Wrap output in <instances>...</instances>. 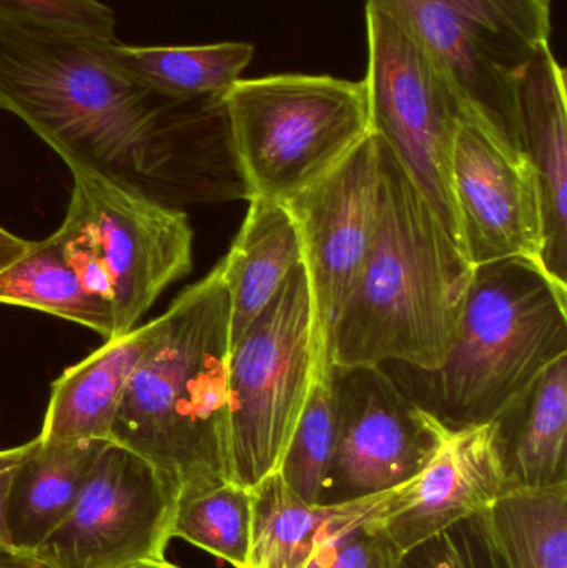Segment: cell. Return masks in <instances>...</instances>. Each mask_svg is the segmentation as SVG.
Instances as JSON below:
<instances>
[{"mask_svg": "<svg viewBox=\"0 0 567 568\" xmlns=\"http://www.w3.org/2000/svg\"><path fill=\"white\" fill-rule=\"evenodd\" d=\"M112 40L0 22V110L69 170L166 209L252 199L223 95L176 99L120 69Z\"/></svg>", "mask_w": 567, "mask_h": 568, "instance_id": "obj_1", "label": "cell"}, {"mask_svg": "<svg viewBox=\"0 0 567 568\" xmlns=\"http://www.w3.org/2000/svg\"><path fill=\"white\" fill-rule=\"evenodd\" d=\"M375 136V233L336 324L333 366L393 363L435 371L455 343L475 265L395 153Z\"/></svg>", "mask_w": 567, "mask_h": 568, "instance_id": "obj_2", "label": "cell"}, {"mask_svg": "<svg viewBox=\"0 0 567 568\" xmlns=\"http://www.w3.org/2000/svg\"><path fill=\"white\" fill-rule=\"evenodd\" d=\"M165 331L133 374L110 443L142 457L173 504L230 483V294L222 266L165 311Z\"/></svg>", "mask_w": 567, "mask_h": 568, "instance_id": "obj_3", "label": "cell"}, {"mask_svg": "<svg viewBox=\"0 0 567 568\" xmlns=\"http://www.w3.org/2000/svg\"><path fill=\"white\" fill-rule=\"evenodd\" d=\"M567 354V284L523 256L476 265L458 333L435 371L415 373L413 400L448 429L492 423Z\"/></svg>", "mask_w": 567, "mask_h": 568, "instance_id": "obj_4", "label": "cell"}, {"mask_svg": "<svg viewBox=\"0 0 567 568\" xmlns=\"http://www.w3.org/2000/svg\"><path fill=\"white\" fill-rule=\"evenodd\" d=\"M223 105L252 195L283 203L330 175L369 133L362 80L240 79L223 93Z\"/></svg>", "mask_w": 567, "mask_h": 568, "instance_id": "obj_5", "label": "cell"}, {"mask_svg": "<svg viewBox=\"0 0 567 568\" xmlns=\"http://www.w3.org/2000/svg\"><path fill=\"white\" fill-rule=\"evenodd\" d=\"M395 19L469 119L522 152L516 83L551 36V0H365ZM523 153V152H522Z\"/></svg>", "mask_w": 567, "mask_h": 568, "instance_id": "obj_6", "label": "cell"}, {"mask_svg": "<svg viewBox=\"0 0 567 568\" xmlns=\"http://www.w3.org/2000/svg\"><path fill=\"white\" fill-rule=\"evenodd\" d=\"M312 311L302 263L230 347V483L252 489L279 470L312 386Z\"/></svg>", "mask_w": 567, "mask_h": 568, "instance_id": "obj_7", "label": "cell"}, {"mask_svg": "<svg viewBox=\"0 0 567 568\" xmlns=\"http://www.w3.org/2000/svg\"><path fill=\"white\" fill-rule=\"evenodd\" d=\"M365 26L368 62L362 82L369 132L395 153L462 245L452 155L465 109L445 77L395 19L365 3Z\"/></svg>", "mask_w": 567, "mask_h": 568, "instance_id": "obj_8", "label": "cell"}, {"mask_svg": "<svg viewBox=\"0 0 567 568\" xmlns=\"http://www.w3.org/2000/svg\"><path fill=\"white\" fill-rule=\"evenodd\" d=\"M336 434L320 504L395 489L418 476L449 430L382 366H333Z\"/></svg>", "mask_w": 567, "mask_h": 568, "instance_id": "obj_9", "label": "cell"}, {"mask_svg": "<svg viewBox=\"0 0 567 568\" xmlns=\"http://www.w3.org/2000/svg\"><path fill=\"white\" fill-rule=\"evenodd\" d=\"M378 146L372 132L325 179L288 200L312 296L315 369L332 376L333 336L372 246Z\"/></svg>", "mask_w": 567, "mask_h": 568, "instance_id": "obj_10", "label": "cell"}, {"mask_svg": "<svg viewBox=\"0 0 567 568\" xmlns=\"http://www.w3.org/2000/svg\"><path fill=\"white\" fill-rule=\"evenodd\" d=\"M173 510L153 467L107 443L72 510L32 556L49 568H117L165 559Z\"/></svg>", "mask_w": 567, "mask_h": 568, "instance_id": "obj_11", "label": "cell"}, {"mask_svg": "<svg viewBox=\"0 0 567 568\" xmlns=\"http://www.w3.org/2000/svg\"><path fill=\"white\" fill-rule=\"evenodd\" d=\"M70 172V196L92 229L112 284L117 334L122 336L136 327L170 284L185 278L192 270L189 215L133 195L92 173Z\"/></svg>", "mask_w": 567, "mask_h": 568, "instance_id": "obj_12", "label": "cell"}, {"mask_svg": "<svg viewBox=\"0 0 567 568\" xmlns=\"http://www.w3.org/2000/svg\"><path fill=\"white\" fill-rule=\"evenodd\" d=\"M452 186L459 239L473 265L513 256L541 262L543 210L535 172L522 152L468 115L453 145Z\"/></svg>", "mask_w": 567, "mask_h": 568, "instance_id": "obj_13", "label": "cell"}, {"mask_svg": "<svg viewBox=\"0 0 567 568\" xmlns=\"http://www.w3.org/2000/svg\"><path fill=\"white\" fill-rule=\"evenodd\" d=\"M509 493L493 424L449 430L425 469L413 477L408 507L379 520L403 554L448 527L485 513Z\"/></svg>", "mask_w": 567, "mask_h": 568, "instance_id": "obj_14", "label": "cell"}, {"mask_svg": "<svg viewBox=\"0 0 567 568\" xmlns=\"http://www.w3.org/2000/svg\"><path fill=\"white\" fill-rule=\"evenodd\" d=\"M516 112L519 145L541 199V263L556 282L567 284L566 70L549 42L535 50L519 75Z\"/></svg>", "mask_w": 567, "mask_h": 568, "instance_id": "obj_15", "label": "cell"}, {"mask_svg": "<svg viewBox=\"0 0 567 568\" xmlns=\"http://www.w3.org/2000/svg\"><path fill=\"white\" fill-rule=\"evenodd\" d=\"M412 480L375 496L336 506L308 504L279 473L252 489V544L246 568H306L330 537L369 520L386 519L408 507Z\"/></svg>", "mask_w": 567, "mask_h": 568, "instance_id": "obj_16", "label": "cell"}, {"mask_svg": "<svg viewBox=\"0 0 567 568\" xmlns=\"http://www.w3.org/2000/svg\"><path fill=\"white\" fill-rule=\"evenodd\" d=\"M165 314L63 371L52 384L39 440H110L113 423L133 374L165 331Z\"/></svg>", "mask_w": 567, "mask_h": 568, "instance_id": "obj_17", "label": "cell"}, {"mask_svg": "<svg viewBox=\"0 0 567 568\" xmlns=\"http://www.w3.org/2000/svg\"><path fill=\"white\" fill-rule=\"evenodd\" d=\"M492 424L509 490L567 484V354L549 364Z\"/></svg>", "mask_w": 567, "mask_h": 568, "instance_id": "obj_18", "label": "cell"}, {"mask_svg": "<svg viewBox=\"0 0 567 568\" xmlns=\"http://www.w3.org/2000/svg\"><path fill=\"white\" fill-rule=\"evenodd\" d=\"M245 222L220 266L230 294V347L303 263L298 226L286 203L253 196Z\"/></svg>", "mask_w": 567, "mask_h": 568, "instance_id": "obj_19", "label": "cell"}, {"mask_svg": "<svg viewBox=\"0 0 567 568\" xmlns=\"http://www.w3.org/2000/svg\"><path fill=\"white\" fill-rule=\"evenodd\" d=\"M107 443L37 437L36 449L13 469L10 483L7 527L13 549L33 554L65 519Z\"/></svg>", "mask_w": 567, "mask_h": 568, "instance_id": "obj_20", "label": "cell"}, {"mask_svg": "<svg viewBox=\"0 0 567 568\" xmlns=\"http://www.w3.org/2000/svg\"><path fill=\"white\" fill-rule=\"evenodd\" d=\"M0 304L62 317L95 331L105 341L119 336L112 304L83 286L55 235L30 242L23 255L0 268Z\"/></svg>", "mask_w": 567, "mask_h": 568, "instance_id": "obj_21", "label": "cell"}, {"mask_svg": "<svg viewBox=\"0 0 567 568\" xmlns=\"http://www.w3.org/2000/svg\"><path fill=\"white\" fill-rule=\"evenodd\" d=\"M107 50L133 79L176 99L223 95L255 55L252 43L245 42L129 47L112 40Z\"/></svg>", "mask_w": 567, "mask_h": 568, "instance_id": "obj_22", "label": "cell"}, {"mask_svg": "<svg viewBox=\"0 0 567 568\" xmlns=\"http://www.w3.org/2000/svg\"><path fill=\"white\" fill-rule=\"evenodd\" d=\"M485 517L506 568H567V484L509 490Z\"/></svg>", "mask_w": 567, "mask_h": 568, "instance_id": "obj_23", "label": "cell"}, {"mask_svg": "<svg viewBox=\"0 0 567 568\" xmlns=\"http://www.w3.org/2000/svg\"><path fill=\"white\" fill-rule=\"evenodd\" d=\"M170 536L225 560L249 567L252 544V490L223 483L176 504Z\"/></svg>", "mask_w": 567, "mask_h": 568, "instance_id": "obj_24", "label": "cell"}, {"mask_svg": "<svg viewBox=\"0 0 567 568\" xmlns=\"http://www.w3.org/2000/svg\"><path fill=\"white\" fill-rule=\"evenodd\" d=\"M332 376H313L308 397L276 473L305 503L320 504L335 447Z\"/></svg>", "mask_w": 567, "mask_h": 568, "instance_id": "obj_25", "label": "cell"}, {"mask_svg": "<svg viewBox=\"0 0 567 568\" xmlns=\"http://www.w3.org/2000/svg\"><path fill=\"white\" fill-rule=\"evenodd\" d=\"M398 568H506L485 513L468 517L403 556Z\"/></svg>", "mask_w": 567, "mask_h": 568, "instance_id": "obj_26", "label": "cell"}, {"mask_svg": "<svg viewBox=\"0 0 567 568\" xmlns=\"http://www.w3.org/2000/svg\"><path fill=\"white\" fill-rule=\"evenodd\" d=\"M0 22L115 40V16L100 0H0Z\"/></svg>", "mask_w": 567, "mask_h": 568, "instance_id": "obj_27", "label": "cell"}, {"mask_svg": "<svg viewBox=\"0 0 567 568\" xmlns=\"http://www.w3.org/2000/svg\"><path fill=\"white\" fill-rule=\"evenodd\" d=\"M379 520H369L330 537L316 549L306 568H398L405 554Z\"/></svg>", "mask_w": 567, "mask_h": 568, "instance_id": "obj_28", "label": "cell"}, {"mask_svg": "<svg viewBox=\"0 0 567 568\" xmlns=\"http://www.w3.org/2000/svg\"><path fill=\"white\" fill-rule=\"evenodd\" d=\"M29 246L30 242L13 235V233L7 232L6 229L0 226V268L16 262L20 255L27 252Z\"/></svg>", "mask_w": 567, "mask_h": 568, "instance_id": "obj_29", "label": "cell"}, {"mask_svg": "<svg viewBox=\"0 0 567 568\" xmlns=\"http://www.w3.org/2000/svg\"><path fill=\"white\" fill-rule=\"evenodd\" d=\"M13 469L0 473V552L13 549L10 542L9 527H7V499H9L10 483H12Z\"/></svg>", "mask_w": 567, "mask_h": 568, "instance_id": "obj_30", "label": "cell"}, {"mask_svg": "<svg viewBox=\"0 0 567 568\" xmlns=\"http://www.w3.org/2000/svg\"><path fill=\"white\" fill-rule=\"evenodd\" d=\"M37 446V437L30 443L22 444V446L10 447V449L0 450V473H7V470L16 469L19 467L27 457L30 456Z\"/></svg>", "mask_w": 567, "mask_h": 568, "instance_id": "obj_31", "label": "cell"}, {"mask_svg": "<svg viewBox=\"0 0 567 568\" xmlns=\"http://www.w3.org/2000/svg\"><path fill=\"white\" fill-rule=\"evenodd\" d=\"M0 568H49L36 559L32 554L19 552V550H6L0 552Z\"/></svg>", "mask_w": 567, "mask_h": 568, "instance_id": "obj_32", "label": "cell"}, {"mask_svg": "<svg viewBox=\"0 0 567 568\" xmlns=\"http://www.w3.org/2000/svg\"><path fill=\"white\" fill-rule=\"evenodd\" d=\"M117 568H180L173 564L166 562L165 559H140L135 562L125 564V566Z\"/></svg>", "mask_w": 567, "mask_h": 568, "instance_id": "obj_33", "label": "cell"}]
</instances>
